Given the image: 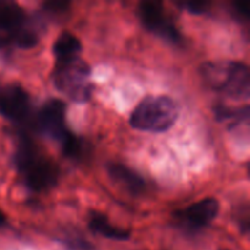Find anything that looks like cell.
I'll return each mask as SVG.
<instances>
[{
	"label": "cell",
	"instance_id": "cell-1",
	"mask_svg": "<svg viewBox=\"0 0 250 250\" xmlns=\"http://www.w3.org/2000/svg\"><path fill=\"white\" fill-rule=\"evenodd\" d=\"M15 165L26 187L33 192H46L58 183L59 168L56 164L27 136H20Z\"/></svg>",
	"mask_w": 250,
	"mask_h": 250
},
{
	"label": "cell",
	"instance_id": "cell-2",
	"mask_svg": "<svg viewBox=\"0 0 250 250\" xmlns=\"http://www.w3.org/2000/svg\"><path fill=\"white\" fill-rule=\"evenodd\" d=\"M203 81L215 92L233 99H248L250 75L248 66L238 61H210L200 66Z\"/></svg>",
	"mask_w": 250,
	"mask_h": 250
},
{
	"label": "cell",
	"instance_id": "cell-3",
	"mask_svg": "<svg viewBox=\"0 0 250 250\" xmlns=\"http://www.w3.org/2000/svg\"><path fill=\"white\" fill-rule=\"evenodd\" d=\"M37 126L42 133L59 143L65 156L73 160L82 158L84 146L66 125V105L62 100H46L37 115Z\"/></svg>",
	"mask_w": 250,
	"mask_h": 250
},
{
	"label": "cell",
	"instance_id": "cell-4",
	"mask_svg": "<svg viewBox=\"0 0 250 250\" xmlns=\"http://www.w3.org/2000/svg\"><path fill=\"white\" fill-rule=\"evenodd\" d=\"M38 29L19 4L0 1V49H31L38 44Z\"/></svg>",
	"mask_w": 250,
	"mask_h": 250
},
{
	"label": "cell",
	"instance_id": "cell-5",
	"mask_svg": "<svg viewBox=\"0 0 250 250\" xmlns=\"http://www.w3.org/2000/svg\"><path fill=\"white\" fill-rule=\"evenodd\" d=\"M178 116L180 107L175 100L165 95H154L146 97L134 107L129 125L142 132L161 133L168 131Z\"/></svg>",
	"mask_w": 250,
	"mask_h": 250
},
{
	"label": "cell",
	"instance_id": "cell-6",
	"mask_svg": "<svg viewBox=\"0 0 250 250\" xmlns=\"http://www.w3.org/2000/svg\"><path fill=\"white\" fill-rule=\"evenodd\" d=\"M92 70L83 59L75 58L66 61H55L53 83L56 89L72 102L87 103L92 98Z\"/></svg>",
	"mask_w": 250,
	"mask_h": 250
},
{
	"label": "cell",
	"instance_id": "cell-7",
	"mask_svg": "<svg viewBox=\"0 0 250 250\" xmlns=\"http://www.w3.org/2000/svg\"><path fill=\"white\" fill-rule=\"evenodd\" d=\"M138 16L142 24L155 36L172 44L181 43L182 41V34L160 2H141L138 6Z\"/></svg>",
	"mask_w": 250,
	"mask_h": 250
},
{
	"label": "cell",
	"instance_id": "cell-8",
	"mask_svg": "<svg viewBox=\"0 0 250 250\" xmlns=\"http://www.w3.org/2000/svg\"><path fill=\"white\" fill-rule=\"evenodd\" d=\"M219 211L220 203L215 198H205L175 212L173 217L182 229L189 232H198L209 226L216 219Z\"/></svg>",
	"mask_w": 250,
	"mask_h": 250
},
{
	"label": "cell",
	"instance_id": "cell-9",
	"mask_svg": "<svg viewBox=\"0 0 250 250\" xmlns=\"http://www.w3.org/2000/svg\"><path fill=\"white\" fill-rule=\"evenodd\" d=\"M31 110V98L17 83L0 85V115L11 122H22Z\"/></svg>",
	"mask_w": 250,
	"mask_h": 250
},
{
	"label": "cell",
	"instance_id": "cell-10",
	"mask_svg": "<svg viewBox=\"0 0 250 250\" xmlns=\"http://www.w3.org/2000/svg\"><path fill=\"white\" fill-rule=\"evenodd\" d=\"M107 172L115 183L121 186L131 194H142L146 190V183L144 178L133 168L124 164H110Z\"/></svg>",
	"mask_w": 250,
	"mask_h": 250
},
{
	"label": "cell",
	"instance_id": "cell-11",
	"mask_svg": "<svg viewBox=\"0 0 250 250\" xmlns=\"http://www.w3.org/2000/svg\"><path fill=\"white\" fill-rule=\"evenodd\" d=\"M90 231L104 238L111 239V241H128L131 238V232L128 229H121V227L114 226L106 215L100 214L98 211H93L89 216V222H88Z\"/></svg>",
	"mask_w": 250,
	"mask_h": 250
},
{
	"label": "cell",
	"instance_id": "cell-12",
	"mask_svg": "<svg viewBox=\"0 0 250 250\" xmlns=\"http://www.w3.org/2000/svg\"><path fill=\"white\" fill-rule=\"evenodd\" d=\"M53 53L55 61H66L80 58L82 53V43L75 34L65 31L54 42Z\"/></svg>",
	"mask_w": 250,
	"mask_h": 250
},
{
	"label": "cell",
	"instance_id": "cell-13",
	"mask_svg": "<svg viewBox=\"0 0 250 250\" xmlns=\"http://www.w3.org/2000/svg\"><path fill=\"white\" fill-rule=\"evenodd\" d=\"M215 116L217 121L222 125H226L227 127H237L243 122H247L249 119V106L236 107V106H225L220 105L215 109Z\"/></svg>",
	"mask_w": 250,
	"mask_h": 250
},
{
	"label": "cell",
	"instance_id": "cell-14",
	"mask_svg": "<svg viewBox=\"0 0 250 250\" xmlns=\"http://www.w3.org/2000/svg\"><path fill=\"white\" fill-rule=\"evenodd\" d=\"M65 246L67 247L68 250H95L94 247L87 242L85 239L80 238V237H72L66 241H63Z\"/></svg>",
	"mask_w": 250,
	"mask_h": 250
},
{
	"label": "cell",
	"instance_id": "cell-15",
	"mask_svg": "<svg viewBox=\"0 0 250 250\" xmlns=\"http://www.w3.org/2000/svg\"><path fill=\"white\" fill-rule=\"evenodd\" d=\"M185 9L193 15H202L209 10L210 4L207 1H190L183 4Z\"/></svg>",
	"mask_w": 250,
	"mask_h": 250
},
{
	"label": "cell",
	"instance_id": "cell-16",
	"mask_svg": "<svg viewBox=\"0 0 250 250\" xmlns=\"http://www.w3.org/2000/svg\"><path fill=\"white\" fill-rule=\"evenodd\" d=\"M70 2H63V1H49L44 4V10L50 14H63L68 10Z\"/></svg>",
	"mask_w": 250,
	"mask_h": 250
},
{
	"label": "cell",
	"instance_id": "cell-17",
	"mask_svg": "<svg viewBox=\"0 0 250 250\" xmlns=\"http://www.w3.org/2000/svg\"><path fill=\"white\" fill-rule=\"evenodd\" d=\"M233 11L237 17L244 21H249L250 17V5L248 1H236L233 2Z\"/></svg>",
	"mask_w": 250,
	"mask_h": 250
},
{
	"label": "cell",
	"instance_id": "cell-18",
	"mask_svg": "<svg viewBox=\"0 0 250 250\" xmlns=\"http://www.w3.org/2000/svg\"><path fill=\"white\" fill-rule=\"evenodd\" d=\"M5 226H6V216H5L4 212L0 210V229Z\"/></svg>",
	"mask_w": 250,
	"mask_h": 250
}]
</instances>
